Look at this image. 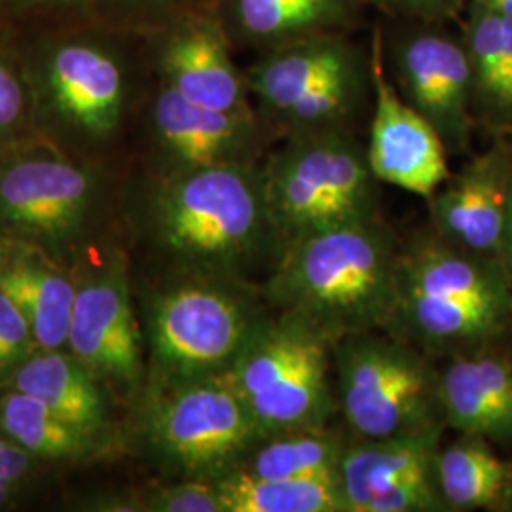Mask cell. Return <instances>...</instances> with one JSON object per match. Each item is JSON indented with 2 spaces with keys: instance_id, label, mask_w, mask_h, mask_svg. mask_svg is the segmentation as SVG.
Masks as SVG:
<instances>
[{
  "instance_id": "6da1fadb",
  "label": "cell",
  "mask_w": 512,
  "mask_h": 512,
  "mask_svg": "<svg viewBox=\"0 0 512 512\" xmlns=\"http://www.w3.org/2000/svg\"><path fill=\"white\" fill-rule=\"evenodd\" d=\"M35 95L38 137L73 156L120 137L141 82L154 78L145 37L101 21L19 35Z\"/></svg>"
},
{
  "instance_id": "7a4b0ae2",
  "label": "cell",
  "mask_w": 512,
  "mask_h": 512,
  "mask_svg": "<svg viewBox=\"0 0 512 512\" xmlns=\"http://www.w3.org/2000/svg\"><path fill=\"white\" fill-rule=\"evenodd\" d=\"M150 232L183 274L274 270L285 251L266 202L262 162L222 164L147 177Z\"/></svg>"
},
{
  "instance_id": "3957f363",
  "label": "cell",
  "mask_w": 512,
  "mask_h": 512,
  "mask_svg": "<svg viewBox=\"0 0 512 512\" xmlns=\"http://www.w3.org/2000/svg\"><path fill=\"white\" fill-rule=\"evenodd\" d=\"M401 253L403 243L380 215L332 226L291 241L260 291L270 310L336 344L387 329Z\"/></svg>"
},
{
  "instance_id": "277c9868",
  "label": "cell",
  "mask_w": 512,
  "mask_h": 512,
  "mask_svg": "<svg viewBox=\"0 0 512 512\" xmlns=\"http://www.w3.org/2000/svg\"><path fill=\"white\" fill-rule=\"evenodd\" d=\"M258 118L274 137L351 129L372 95L370 54L346 33L262 52L245 71Z\"/></svg>"
},
{
  "instance_id": "5b68a950",
  "label": "cell",
  "mask_w": 512,
  "mask_h": 512,
  "mask_svg": "<svg viewBox=\"0 0 512 512\" xmlns=\"http://www.w3.org/2000/svg\"><path fill=\"white\" fill-rule=\"evenodd\" d=\"M270 215L285 247L332 226L380 215V181L351 129L285 137L262 160Z\"/></svg>"
},
{
  "instance_id": "8992f818",
  "label": "cell",
  "mask_w": 512,
  "mask_h": 512,
  "mask_svg": "<svg viewBox=\"0 0 512 512\" xmlns=\"http://www.w3.org/2000/svg\"><path fill=\"white\" fill-rule=\"evenodd\" d=\"M433 357L387 330L344 336L332 349L338 414L353 439L444 431Z\"/></svg>"
},
{
  "instance_id": "52a82bcc",
  "label": "cell",
  "mask_w": 512,
  "mask_h": 512,
  "mask_svg": "<svg viewBox=\"0 0 512 512\" xmlns=\"http://www.w3.org/2000/svg\"><path fill=\"white\" fill-rule=\"evenodd\" d=\"M270 311L251 281L181 275L154 298L148 315L154 382L226 374Z\"/></svg>"
},
{
  "instance_id": "ba28073f",
  "label": "cell",
  "mask_w": 512,
  "mask_h": 512,
  "mask_svg": "<svg viewBox=\"0 0 512 512\" xmlns=\"http://www.w3.org/2000/svg\"><path fill=\"white\" fill-rule=\"evenodd\" d=\"M332 349L334 344L325 336L289 315L272 310L260 321L226 378L262 437L323 427L340 416Z\"/></svg>"
},
{
  "instance_id": "9c48e42d",
  "label": "cell",
  "mask_w": 512,
  "mask_h": 512,
  "mask_svg": "<svg viewBox=\"0 0 512 512\" xmlns=\"http://www.w3.org/2000/svg\"><path fill=\"white\" fill-rule=\"evenodd\" d=\"M143 414L148 452L175 478L230 475L262 437L226 374L154 382Z\"/></svg>"
},
{
  "instance_id": "30bf717a",
  "label": "cell",
  "mask_w": 512,
  "mask_h": 512,
  "mask_svg": "<svg viewBox=\"0 0 512 512\" xmlns=\"http://www.w3.org/2000/svg\"><path fill=\"white\" fill-rule=\"evenodd\" d=\"M101 167L40 137L6 150L0 154V230L42 243L69 238L99 192Z\"/></svg>"
},
{
  "instance_id": "8fae6325",
  "label": "cell",
  "mask_w": 512,
  "mask_h": 512,
  "mask_svg": "<svg viewBox=\"0 0 512 512\" xmlns=\"http://www.w3.org/2000/svg\"><path fill=\"white\" fill-rule=\"evenodd\" d=\"M440 25L403 19L384 38V63L397 92L437 129L448 156H454L471 143L473 74L463 40Z\"/></svg>"
},
{
  "instance_id": "7c38bea8",
  "label": "cell",
  "mask_w": 512,
  "mask_h": 512,
  "mask_svg": "<svg viewBox=\"0 0 512 512\" xmlns=\"http://www.w3.org/2000/svg\"><path fill=\"white\" fill-rule=\"evenodd\" d=\"M150 173L169 175L222 164H258L274 133L256 112H224L188 101L154 80L145 101Z\"/></svg>"
},
{
  "instance_id": "4fadbf2b",
  "label": "cell",
  "mask_w": 512,
  "mask_h": 512,
  "mask_svg": "<svg viewBox=\"0 0 512 512\" xmlns=\"http://www.w3.org/2000/svg\"><path fill=\"white\" fill-rule=\"evenodd\" d=\"M145 52L154 80L188 101L224 112H256L245 71L234 61L211 2L145 35Z\"/></svg>"
},
{
  "instance_id": "5bb4252c",
  "label": "cell",
  "mask_w": 512,
  "mask_h": 512,
  "mask_svg": "<svg viewBox=\"0 0 512 512\" xmlns=\"http://www.w3.org/2000/svg\"><path fill=\"white\" fill-rule=\"evenodd\" d=\"M370 65L372 118L366 145L370 169L380 183L431 200L450 177L448 152L437 129L404 101L389 80L382 29H374L370 40Z\"/></svg>"
},
{
  "instance_id": "9a60e30c",
  "label": "cell",
  "mask_w": 512,
  "mask_h": 512,
  "mask_svg": "<svg viewBox=\"0 0 512 512\" xmlns=\"http://www.w3.org/2000/svg\"><path fill=\"white\" fill-rule=\"evenodd\" d=\"M512 150L495 145L450 175L429 202L433 234L475 255L501 260Z\"/></svg>"
},
{
  "instance_id": "2e32d148",
  "label": "cell",
  "mask_w": 512,
  "mask_h": 512,
  "mask_svg": "<svg viewBox=\"0 0 512 512\" xmlns=\"http://www.w3.org/2000/svg\"><path fill=\"white\" fill-rule=\"evenodd\" d=\"M67 346L93 372L131 385L141 374V334L122 270L78 289Z\"/></svg>"
},
{
  "instance_id": "e0dca14e",
  "label": "cell",
  "mask_w": 512,
  "mask_h": 512,
  "mask_svg": "<svg viewBox=\"0 0 512 512\" xmlns=\"http://www.w3.org/2000/svg\"><path fill=\"white\" fill-rule=\"evenodd\" d=\"M361 0H211L234 50L258 54L302 38L346 33Z\"/></svg>"
},
{
  "instance_id": "ac0fdd59",
  "label": "cell",
  "mask_w": 512,
  "mask_h": 512,
  "mask_svg": "<svg viewBox=\"0 0 512 512\" xmlns=\"http://www.w3.org/2000/svg\"><path fill=\"white\" fill-rule=\"evenodd\" d=\"M446 427L461 435L512 442V359L478 349L450 357L440 370Z\"/></svg>"
},
{
  "instance_id": "d6986e66",
  "label": "cell",
  "mask_w": 512,
  "mask_h": 512,
  "mask_svg": "<svg viewBox=\"0 0 512 512\" xmlns=\"http://www.w3.org/2000/svg\"><path fill=\"white\" fill-rule=\"evenodd\" d=\"M442 431L387 439H353L338 469L346 512H363L366 503L395 484L435 471Z\"/></svg>"
},
{
  "instance_id": "ffe728a7",
  "label": "cell",
  "mask_w": 512,
  "mask_h": 512,
  "mask_svg": "<svg viewBox=\"0 0 512 512\" xmlns=\"http://www.w3.org/2000/svg\"><path fill=\"white\" fill-rule=\"evenodd\" d=\"M92 368L59 349L33 353L12 376L14 389L52 408L63 420L93 435L107 418L103 393Z\"/></svg>"
},
{
  "instance_id": "44dd1931",
  "label": "cell",
  "mask_w": 512,
  "mask_h": 512,
  "mask_svg": "<svg viewBox=\"0 0 512 512\" xmlns=\"http://www.w3.org/2000/svg\"><path fill=\"white\" fill-rule=\"evenodd\" d=\"M351 440L344 423L277 431L256 440L236 471L262 478H336Z\"/></svg>"
},
{
  "instance_id": "7402d4cb",
  "label": "cell",
  "mask_w": 512,
  "mask_h": 512,
  "mask_svg": "<svg viewBox=\"0 0 512 512\" xmlns=\"http://www.w3.org/2000/svg\"><path fill=\"white\" fill-rule=\"evenodd\" d=\"M511 475L512 465L476 435H461L435 456V478L448 511L490 509L505 501Z\"/></svg>"
},
{
  "instance_id": "603a6c76",
  "label": "cell",
  "mask_w": 512,
  "mask_h": 512,
  "mask_svg": "<svg viewBox=\"0 0 512 512\" xmlns=\"http://www.w3.org/2000/svg\"><path fill=\"white\" fill-rule=\"evenodd\" d=\"M0 289L25 315L38 349H61L69 342L78 289L65 275L38 264H16L0 275Z\"/></svg>"
},
{
  "instance_id": "cb8c5ba5",
  "label": "cell",
  "mask_w": 512,
  "mask_h": 512,
  "mask_svg": "<svg viewBox=\"0 0 512 512\" xmlns=\"http://www.w3.org/2000/svg\"><path fill=\"white\" fill-rule=\"evenodd\" d=\"M224 512H346L336 478H262L234 471L215 480Z\"/></svg>"
},
{
  "instance_id": "d4e9b609",
  "label": "cell",
  "mask_w": 512,
  "mask_h": 512,
  "mask_svg": "<svg viewBox=\"0 0 512 512\" xmlns=\"http://www.w3.org/2000/svg\"><path fill=\"white\" fill-rule=\"evenodd\" d=\"M0 433L35 459L76 458L92 444L90 433L18 389L0 399Z\"/></svg>"
},
{
  "instance_id": "484cf974",
  "label": "cell",
  "mask_w": 512,
  "mask_h": 512,
  "mask_svg": "<svg viewBox=\"0 0 512 512\" xmlns=\"http://www.w3.org/2000/svg\"><path fill=\"white\" fill-rule=\"evenodd\" d=\"M461 40L473 74V114L488 124L505 71V19L490 6L469 0Z\"/></svg>"
},
{
  "instance_id": "4316f807",
  "label": "cell",
  "mask_w": 512,
  "mask_h": 512,
  "mask_svg": "<svg viewBox=\"0 0 512 512\" xmlns=\"http://www.w3.org/2000/svg\"><path fill=\"white\" fill-rule=\"evenodd\" d=\"M35 139V95L21 38L0 25V154Z\"/></svg>"
},
{
  "instance_id": "83f0119b",
  "label": "cell",
  "mask_w": 512,
  "mask_h": 512,
  "mask_svg": "<svg viewBox=\"0 0 512 512\" xmlns=\"http://www.w3.org/2000/svg\"><path fill=\"white\" fill-rule=\"evenodd\" d=\"M99 21L93 0H0V25L16 35Z\"/></svg>"
},
{
  "instance_id": "f1b7e54d",
  "label": "cell",
  "mask_w": 512,
  "mask_h": 512,
  "mask_svg": "<svg viewBox=\"0 0 512 512\" xmlns=\"http://www.w3.org/2000/svg\"><path fill=\"white\" fill-rule=\"evenodd\" d=\"M209 2L211 0H93V6L101 23L145 37L186 10Z\"/></svg>"
},
{
  "instance_id": "f546056e",
  "label": "cell",
  "mask_w": 512,
  "mask_h": 512,
  "mask_svg": "<svg viewBox=\"0 0 512 512\" xmlns=\"http://www.w3.org/2000/svg\"><path fill=\"white\" fill-rule=\"evenodd\" d=\"M141 511L224 512L215 480L177 478L152 488L139 501Z\"/></svg>"
},
{
  "instance_id": "4dcf8cb0",
  "label": "cell",
  "mask_w": 512,
  "mask_h": 512,
  "mask_svg": "<svg viewBox=\"0 0 512 512\" xmlns=\"http://www.w3.org/2000/svg\"><path fill=\"white\" fill-rule=\"evenodd\" d=\"M448 507L440 494L433 473L414 476L374 495L363 512H446Z\"/></svg>"
},
{
  "instance_id": "1f68e13d",
  "label": "cell",
  "mask_w": 512,
  "mask_h": 512,
  "mask_svg": "<svg viewBox=\"0 0 512 512\" xmlns=\"http://www.w3.org/2000/svg\"><path fill=\"white\" fill-rule=\"evenodd\" d=\"M35 338L18 304L0 289V380L12 378L35 353Z\"/></svg>"
},
{
  "instance_id": "d6a6232c",
  "label": "cell",
  "mask_w": 512,
  "mask_h": 512,
  "mask_svg": "<svg viewBox=\"0 0 512 512\" xmlns=\"http://www.w3.org/2000/svg\"><path fill=\"white\" fill-rule=\"evenodd\" d=\"M363 4L376 6L391 18L444 23L461 14L465 0H361Z\"/></svg>"
},
{
  "instance_id": "836d02e7",
  "label": "cell",
  "mask_w": 512,
  "mask_h": 512,
  "mask_svg": "<svg viewBox=\"0 0 512 512\" xmlns=\"http://www.w3.org/2000/svg\"><path fill=\"white\" fill-rule=\"evenodd\" d=\"M505 19V71L501 80V90L497 95L494 112L490 116V126L512 128V18Z\"/></svg>"
},
{
  "instance_id": "e575fe53",
  "label": "cell",
  "mask_w": 512,
  "mask_h": 512,
  "mask_svg": "<svg viewBox=\"0 0 512 512\" xmlns=\"http://www.w3.org/2000/svg\"><path fill=\"white\" fill-rule=\"evenodd\" d=\"M33 456L0 433V476L21 482L33 463Z\"/></svg>"
},
{
  "instance_id": "d590c367",
  "label": "cell",
  "mask_w": 512,
  "mask_h": 512,
  "mask_svg": "<svg viewBox=\"0 0 512 512\" xmlns=\"http://www.w3.org/2000/svg\"><path fill=\"white\" fill-rule=\"evenodd\" d=\"M501 262L505 266V272L509 275L512 285V173L509 181V200H507V222H505V236H503V251Z\"/></svg>"
},
{
  "instance_id": "8d00e7d4",
  "label": "cell",
  "mask_w": 512,
  "mask_h": 512,
  "mask_svg": "<svg viewBox=\"0 0 512 512\" xmlns=\"http://www.w3.org/2000/svg\"><path fill=\"white\" fill-rule=\"evenodd\" d=\"M19 484L21 482H18V480H10V478L0 476V507L12 501V497L19 490Z\"/></svg>"
},
{
  "instance_id": "74e56055",
  "label": "cell",
  "mask_w": 512,
  "mask_h": 512,
  "mask_svg": "<svg viewBox=\"0 0 512 512\" xmlns=\"http://www.w3.org/2000/svg\"><path fill=\"white\" fill-rule=\"evenodd\" d=\"M478 2L490 6L492 10H495L501 16L512 18V0H478Z\"/></svg>"
},
{
  "instance_id": "f35d334b",
  "label": "cell",
  "mask_w": 512,
  "mask_h": 512,
  "mask_svg": "<svg viewBox=\"0 0 512 512\" xmlns=\"http://www.w3.org/2000/svg\"><path fill=\"white\" fill-rule=\"evenodd\" d=\"M4 270H6V256H4V247L0 243V275L4 274Z\"/></svg>"
},
{
  "instance_id": "ab89813d",
  "label": "cell",
  "mask_w": 512,
  "mask_h": 512,
  "mask_svg": "<svg viewBox=\"0 0 512 512\" xmlns=\"http://www.w3.org/2000/svg\"><path fill=\"white\" fill-rule=\"evenodd\" d=\"M509 505H511L512 509V475H511V482H509V490H507V499H505Z\"/></svg>"
},
{
  "instance_id": "60d3db41",
  "label": "cell",
  "mask_w": 512,
  "mask_h": 512,
  "mask_svg": "<svg viewBox=\"0 0 512 512\" xmlns=\"http://www.w3.org/2000/svg\"><path fill=\"white\" fill-rule=\"evenodd\" d=\"M511 359H512V357H511Z\"/></svg>"
}]
</instances>
